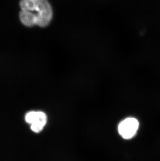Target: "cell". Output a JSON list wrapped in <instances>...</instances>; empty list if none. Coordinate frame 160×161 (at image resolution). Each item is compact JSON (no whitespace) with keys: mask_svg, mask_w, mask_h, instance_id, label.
I'll list each match as a JSON object with an SVG mask.
<instances>
[{"mask_svg":"<svg viewBox=\"0 0 160 161\" xmlns=\"http://www.w3.org/2000/svg\"><path fill=\"white\" fill-rule=\"evenodd\" d=\"M19 19L28 27L45 28L51 23L53 10L48 0H21Z\"/></svg>","mask_w":160,"mask_h":161,"instance_id":"1","label":"cell"},{"mask_svg":"<svg viewBox=\"0 0 160 161\" xmlns=\"http://www.w3.org/2000/svg\"><path fill=\"white\" fill-rule=\"evenodd\" d=\"M27 123L30 125L31 130L35 133H39L43 130L47 123V116L40 111H31L27 113L24 117Z\"/></svg>","mask_w":160,"mask_h":161,"instance_id":"2","label":"cell"},{"mask_svg":"<svg viewBox=\"0 0 160 161\" xmlns=\"http://www.w3.org/2000/svg\"><path fill=\"white\" fill-rule=\"evenodd\" d=\"M139 126V122L137 119L134 117H127L119 124L118 133L124 139H131L136 135Z\"/></svg>","mask_w":160,"mask_h":161,"instance_id":"3","label":"cell"}]
</instances>
